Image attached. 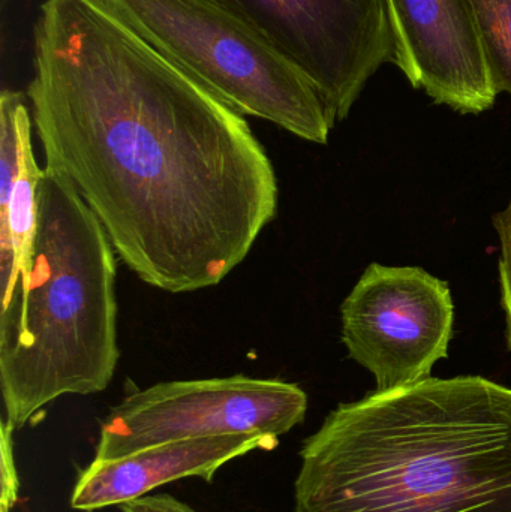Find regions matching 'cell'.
<instances>
[{"mask_svg":"<svg viewBox=\"0 0 511 512\" xmlns=\"http://www.w3.org/2000/svg\"><path fill=\"white\" fill-rule=\"evenodd\" d=\"M27 96L63 174L126 267L171 294L219 285L278 212L245 116L144 41L107 0H45Z\"/></svg>","mask_w":511,"mask_h":512,"instance_id":"1","label":"cell"},{"mask_svg":"<svg viewBox=\"0 0 511 512\" xmlns=\"http://www.w3.org/2000/svg\"><path fill=\"white\" fill-rule=\"evenodd\" d=\"M299 454L294 512H511V388L429 376L375 390Z\"/></svg>","mask_w":511,"mask_h":512,"instance_id":"2","label":"cell"},{"mask_svg":"<svg viewBox=\"0 0 511 512\" xmlns=\"http://www.w3.org/2000/svg\"><path fill=\"white\" fill-rule=\"evenodd\" d=\"M116 251L63 174L44 167L32 270L0 310V391L14 430L63 396L113 381L117 345Z\"/></svg>","mask_w":511,"mask_h":512,"instance_id":"3","label":"cell"},{"mask_svg":"<svg viewBox=\"0 0 511 512\" xmlns=\"http://www.w3.org/2000/svg\"><path fill=\"white\" fill-rule=\"evenodd\" d=\"M171 63L242 116L327 144L335 120L303 72L219 0H107Z\"/></svg>","mask_w":511,"mask_h":512,"instance_id":"4","label":"cell"},{"mask_svg":"<svg viewBox=\"0 0 511 512\" xmlns=\"http://www.w3.org/2000/svg\"><path fill=\"white\" fill-rule=\"evenodd\" d=\"M308 394L294 382L234 375L134 387L101 423L93 462L225 435L281 438L303 423Z\"/></svg>","mask_w":511,"mask_h":512,"instance_id":"5","label":"cell"},{"mask_svg":"<svg viewBox=\"0 0 511 512\" xmlns=\"http://www.w3.org/2000/svg\"><path fill=\"white\" fill-rule=\"evenodd\" d=\"M311 81L330 116L347 119L368 81L393 63L386 0H219Z\"/></svg>","mask_w":511,"mask_h":512,"instance_id":"6","label":"cell"},{"mask_svg":"<svg viewBox=\"0 0 511 512\" xmlns=\"http://www.w3.org/2000/svg\"><path fill=\"white\" fill-rule=\"evenodd\" d=\"M342 342L377 390L414 384L449 357L455 306L444 280L420 267L371 264L341 306Z\"/></svg>","mask_w":511,"mask_h":512,"instance_id":"7","label":"cell"},{"mask_svg":"<svg viewBox=\"0 0 511 512\" xmlns=\"http://www.w3.org/2000/svg\"><path fill=\"white\" fill-rule=\"evenodd\" d=\"M393 65L414 89L461 114L497 101L471 0H386Z\"/></svg>","mask_w":511,"mask_h":512,"instance_id":"8","label":"cell"},{"mask_svg":"<svg viewBox=\"0 0 511 512\" xmlns=\"http://www.w3.org/2000/svg\"><path fill=\"white\" fill-rule=\"evenodd\" d=\"M279 438L225 435L171 442L122 459L92 462L80 475L71 495L72 510L93 512L128 504L152 490L185 480H213L227 463L254 451L278 447Z\"/></svg>","mask_w":511,"mask_h":512,"instance_id":"9","label":"cell"},{"mask_svg":"<svg viewBox=\"0 0 511 512\" xmlns=\"http://www.w3.org/2000/svg\"><path fill=\"white\" fill-rule=\"evenodd\" d=\"M32 125L24 95H0V292L2 309L26 289L32 270L39 218V185L44 168L36 164Z\"/></svg>","mask_w":511,"mask_h":512,"instance_id":"10","label":"cell"},{"mask_svg":"<svg viewBox=\"0 0 511 512\" xmlns=\"http://www.w3.org/2000/svg\"><path fill=\"white\" fill-rule=\"evenodd\" d=\"M498 95L511 96V0H471Z\"/></svg>","mask_w":511,"mask_h":512,"instance_id":"11","label":"cell"},{"mask_svg":"<svg viewBox=\"0 0 511 512\" xmlns=\"http://www.w3.org/2000/svg\"><path fill=\"white\" fill-rule=\"evenodd\" d=\"M15 430L9 426L8 421L2 418L0 424V512H11L18 501V480L17 465L14 456V435Z\"/></svg>","mask_w":511,"mask_h":512,"instance_id":"12","label":"cell"},{"mask_svg":"<svg viewBox=\"0 0 511 512\" xmlns=\"http://www.w3.org/2000/svg\"><path fill=\"white\" fill-rule=\"evenodd\" d=\"M494 227L500 239V288L501 306L506 315V339L511 351V200L503 212L494 216Z\"/></svg>","mask_w":511,"mask_h":512,"instance_id":"13","label":"cell"},{"mask_svg":"<svg viewBox=\"0 0 511 512\" xmlns=\"http://www.w3.org/2000/svg\"><path fill=\"white\" fill-rule=\"evenodd\" d=\"M120 508L122 512H197L171 495L144 496Z\"/></svg>","mask_w":511,"mask_h":512,"instance_id":"14","label":"cell"}]
</instances>
